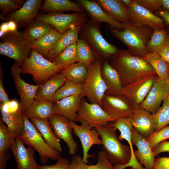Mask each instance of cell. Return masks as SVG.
I'll use <instances>...</instances> for the list:
<instances>
[{"mask_svg":"<svg viewBox=\"0 0 169 169\" xmlns=\"http://www.w3.org/2000/svg\"><path fill=\"white\" fill-rule=\"evenodd\" d=\"M110 60V64L119 74L123 87L147 75L156 74L142 56L135 55L128 50L119 49Z\"/></svg>","mask_w":169,"mask_h":169,"instance_id":"obj_1","label":"cell"},{"mask_svg":"<svg viewBox=\"0 0 169 169\" xmlns=\"http://www.w3.org/2000/svg\"><path fill=\"white\" fill-rule=\"evenodd\" d=\"M123 30L108 27L111 34L127 47L133 54L142 56L148 53L146 46L154 30L151 27L132 21L124 24Z\"/></svg>","mask_w":169,"mask_h":169,"instance_id":"obj_2","label":"cell"},{"mask_svg":"<svg viewBox=\"0 0 169 169\" xmlns=\"http://www.w3.org/2000/svg\"><path fill=\"white\" fill-rule=\"evenodd\" d=\"M102 141V149L109 161L114 166L124 165L131 157L130 147L121 143L117 137L113 123L95 128Z\"/></svg>","mask_w":169,"mask_h":169,"instance_id":"obj_3","label":"cell"},{"mask_svg":"<svg viewBox=\"0 0 169 169\" xmlns=\"http://www.w3.org/2000/svg\"><path fill=\"white\" fill-rule=\"evenodd\" d=\"M101 24L91 19L88 21L81 25L79 37L87 43L96 59L102 64L110 60L119 49L103 37L100 30Z\"/></svg>","mask_w":169,"mask_h":169,"instance_id":"obj_4","label":"cell"},{"mask_svg":"<svg viewBox=\"0 0 169 169\" xmlns=\"http://www.w3.org/2000/svg\"><path fill=\"white\" fill-rule=\"evenodd\" d=\"M20 67L21 74L31 75L37 85H39L63 69L45 58L33 48L30 56L23 62Z\"/></svg>","mask_w":169,"mask_h":169,"instance_id":"obj_5","label":"cell"},{"mask_svg":"<svg viewBox=\"0 0 169 169\" xmlns=\"http://www.w3.org/2000/svg\"><path fill=\"white\" fill-rule=\"evenodd\" d=\"M0 54L14 59L20 66L31 53L32 45L23 33L18 31L7 33L2 37Z\"/></svg>","mask_w":169,"mask_h":169,"instance_id":"obj_6","label":"cell"},{"mask_svg":"<svg viewBox=\"0 0 169 169\" xmlns=\"http://www.w3.org/2000/svg\"><path fill=\"white\" fill-rule=\"evenodd\" d=\"M24 129L20 137L24 144L30 146L36 151L41 163L45 165L49 159L57 160L61 153L49 145L38 130L30 120L23 114Z\"/></svg>","mask_w":169,"mask_h":169,"instance_id":"obj_7","label":"cell"},{"mask_svg":"<svg viewBox=\"0 0 169 169\" xmlns=\"http://www.w3.org/2000/svg\"><path fill=\"white\" fill-rule=\"evenodd\" d=\"M102 64L96 59L88 66L87 76L80 95L81 98L86 97L92 103H97L101 106L107 89L101 75Z\"/></svg>","mask_w":169,"mask_h":169,"instance_id":"obj_8","label":"cell"},{"mask_svg":"<svg viewBox=\"0 0 169 169\" xmlns=\"http://www.w3.org/2000/svg\"><path fill=\"white\" fill-rule=\"evenodd\" d=\"M74 121L85 123L96 128L115 121L100 105L89 103L83 97Z\"/></svg>","mask_w":169,"mask_h":169,"instance_id":"obj_9","label":"cell"},{"mask_svg":"<svg viewBox=\"0 0 169 169\" xmlns=\"http://www.w3.org/2000/svg\"><path fill=\"white\" fill-rule=\"evenodd\" d=\"M84 13L76 12L70 14L49 13L40 14L34 20L45 22L62 34L70 28L79 25H82L88 21Z\"/></svg>","mask_w":169,"mask_h":169,"instance_id":"obj_10","label":"cell"},{"mask_svg":"<svg viewBox=\"0 0 169 169\" xmlns=\"http://www.w3.org/2000/svg\"><path fill=\"white\" fill-rule=\"evenodd\" d=\"M157 76L156 74H150L123 87L121 95L134 109L140 108L153 86Z\"/></svg>","mask_w":169,"mask_h":169,"instance_id":"obj_11","label":"cell"},{"mask_svg":"<svg viewBox=\"0 0 169 169\" xmlns=\"http://www.w3.org/2000/svg\"><path fill=\"white\" fill-rule=\"evenodd\" d=\"M69 121L74 134L81 141L83 150V160L88 163V158L95 157L94 154H88L91 147L95 145H102L99 134L95 128L86 124L82 123L79 125L74 121Z\"/></svg>","mask_w":169,"mask_h":169,"instance_id":"obj_12","label":"cell"},{"mask_svg":"<svg viewBox=\"0 0 169 169\" xmlns=\"http://www.w3.org/2000/svg\"><path fill=\"white\" fill-rule=\"evenodd\" d=\"M11 72L20 98V108L22 113L24 114L35 99L39 85L29 84L22 79L20 75V67L15 62L11 67Z\"/></svg>","mask_w":169,"mask_h":169,"instance_id":"obj_13","label":"cell"},{"mask_svg":"<svg viewBox=\"0 0 169 169\" xmlns=\"http://www.w3.org/2000/svg\"><path fill=\"white\" fill-rule=\"evenodd\" d=\"M102 107L115 121L120 118H130L134 109L122 95L105 94L102 100Z\"/></svg>","mask_w":169,"mask_h":169,"instance_id":"obj_14","label":"cell"},{"mask_svg":"<svg viewBox=\"0 0 169 169\" xmlns=\"http://www.w3.org/2000/svg\"><path fill=\"white\" fill-rule=\"evenodd\" d=\"M49 120L56 136L66 143L70 155H75L78 145L73 138V130L69 120L61 115L55 114H53Z\"/></svg>","mask_w":169,"mask_h":169,"instance_id":"obj_15","label":"cell"},{"mask_svg":"<svg viewBox=\"0 0 169 169\" xmlns=\"http://www.w3.org/2000/svg\"><path fill=\"white\" fill-rule=\"evenodd\" d=\"M127 8L131 21L148 26L154 30L164 28L163 19L140 5L136 0H133Z\"/></svg>","mask_w":169,"mask_h":169,"instance_id":"obj_16","label":"cell"},{"mask_svg":"<svg viewBox=\"0 0 169 169\" xmlns=\"http://www.w3.org/2000/svg\"><path fill=\"white\" fill-rule=\"evenodd\" d=\"M169 88L165 82L161 81L157 76L153 86L141 104L140 108L155 114L161 102L168 97Z\"/></svg>","mask_w":169,"mask_h":169,"instance_id":"obj_17","label":"cell"},{"mask_svg":"<svg viewBox=\"0 0 169 169\" xmlns=\"http://www.w3.org/2000/svg\"><path fill=\"white\" fill-rule=\"evenodd\" d=\"M12 151L18 169H39V166L34 157L35 150L28 146H25L19 136H17L11 147Z\"/></svg>","mask_w":169,"mask_h":169,"instance_id":"obj_18","label":"cell"},{"mask_svg":"<svg viewBox=\"0 0 169 169\" xmlns=\"http://www.w3.org/2000/svg\"><path fill=\"white\" fill-rule=\"evenodd\" d=\"M132 142L137 150L134 151L135 156L145 169H152L156 157L147 139L140 134L132 127L131 130Z\"/></svg>","mask_w":169,"mask_h":169,"instance_id":"obj_19","label":"cell"},{"mask_svg":"<svg viewBox=\"0 0 169 169\" xmlns=\"http://www.w3.org/2000/svg\"><path fill=\"white\" fill-rule=\"evenodd\" d=\"M129 118L134 128L144 138L147 139L155 132L154 114L139 108L134 109L132 116Z\"/></svg>","mask_w":169,"mask_h":169,"instance_id":"obj_20","label":"cell"},{"mask_svg":"<svg viewBox=\"0 0 169 169\" xmlns=\"http://www.w3.org/2000/svg\"><path fill=\"white\" fill-rule=\"evenodd\" d=\"M76 1L83 8L90 19L100 23H105L109 24L110 26L118 30H123L125 28L124 24L117 21L108 15L96 0H76Z\"/></svg>","mask_w":169,"mask_h":169,"instance_id":"obj_21","label":"cell"},{"mask_svg":"<svg viewBox=\"0 0 169 169\" xmlns=\"http://www.w3.org/2000/svg\"><path fill=\"white\" fill-rule=\"evenodd\" d=\"M113 124L116 129L120 132V134L118 137V139L120 141L125 139L127 141L131 153V159L129 162L124 165L114 166L115 169H125L128 167L133 169H145L135 156L131 138V130L133 126L129 119L120 118L115 121Z\"/></svg>","mask_w":169,"mask_h":169,"instance_id":"obj_22","label":"cell"},{"mask_svg":"<svg viewBox=\"0 0 169 169\" xmlns=\"http://www.w3.org/2000/svg\"><path fill=\"white\" fill-rule=\"evenodd\" d=\"M42 3L41 0H27L20 8L9 15V20L19 25H28L37 16Z\"/></svg>","mask_w":169,"mask_h":169,"instance_id":"obj_23","label":"cell"},{"mask_svg":"<svg viewBox=\"0 0 169 169\" xmlns=\"http://www.w3.org/2000/svg\"><path fill=\"white\" fill-rule=\"evenodd\" d=\"M101 75L107 87L105 94L110 95H121L123 87L119 74L108 61L102 64Z\"/></svg>","mask_w":169,"mask_h":169,"instance_id":"obj_24","label":"cell"},{"mask_svg":"<svg viewBox=\"0 0 169 169\" xmlns=\"http://www.w3.org/2000/svg\"><path fill=\"white\" fill-rule=\"evenodd\" d=\"M81 98L74 95L63 98L53 104L54 114L61 115L69 121H74L79 110Z\"/></svg>","mask_w":169,"mask_h":169,"instance_id":"obj_25","label":"cell"},{"mask_svg":"<svg viewBox=\"0 0 169 169\" xmlns=\"http://www.w3.org/2000/svg\"><path fill=\"white\" fill-rule=\"evenodd\" d=\"M108 15L117 21L125 24L131 21L128 9L121 0H97Z\"/></svg>","mask_w":169,"mask_h":169,"instance_id":"obj_26","label":"cell"},{"mask_svg":"<svg viewBox=\"0 0 169 169\" xmlns=\"http://www.w3.org/2000/svg\"><path fill=\"white\" fill-rule=\"evenodd\" d=\"M17 136L0 120V169H5L8 160L11 158L8 151L14 144Z\"/></svg>","mask_w":169,"mask_h":169,"instance_id":"obj_27","label":"cell"},{"mask_svg":"<svg viewBox=\"0 0 169 169\" xmlns=\"http://www.w3.org/2000/svg\"><path fill=\"white\" fill-rule=\"evenodd\" d=\"M67 79L60 73L55 74L46 82L39 85L35 99L51 101L55 94Z\"/></svg>","mask_w":169,"mask_h":169,"instance_id":"obj_28","label":"cell"},{"mask_svg":"<svg viewBox=\"0 0 169 169\" xmlns=\"http://www.w3.org/2000/svg\"><path fill=\"white\" fill-rule=\"evenodd\" d=\"M62 35L52 28L44 36L32 43V49H35L43 56L48 57L49 52L57 44Z\"/></svg>","mask_w":169,"mask_h":169,"instance_id":"obj_29","label":"cell"},{"mask_svg":"<svg viewBox=\"0 0 169 169\" xmlns=\"http://www.w3.org/2000/svg\"><path fill=\"white\" fill-rule=\"evenodd\" d=\"M53 105L51 101L35 99L24 114L29 120L49 119L54 114Z\"/></svg>","mask_w":169,"mask_h":169,"instance_id":"obj_30","label":"cell"},{"mask_svg":"<svg viewBox=\"0 0 169 169\" xmlns=\"http://www.w3.org/2000/svg\"><path fill=\"white\" fill-rule=\"evenodd\" d=\"M30 120L40 132L46 142L61 153L62 149L60 143V140L55 135L49 120L33 119Z\"/></svg>","mask_w":169,"mask_h":169,"instance_id":"obj_31","label":"cell"},{"mask_svg":"<svg viewBox=\"0 0 169 169\" xmlns=\"http://www.w3.org/2000/svg\"><path fill=\"white\" fill-rule=\"evenodd\" d=\"M82 25L74 27L62 34L56 46L51 50L48 56L49 61L52 60L65 49L79 39V33Z\"/></svg>","mask_w":169,"mask_h":169,"instance_id":"obj_32","label":"cell"},{"mask_svg":"<svg viewBox=\"0 0 169 169\" xmlns=\"http://www.w3.org/2000/svg\"><path fill=\"white\" fill-rule=\"evenodd\" d=\"M1 119L7 125L9 129L17 136H20L24 129L23 113L20 107L17 111L8 112L0 107Z\"/></svg>","mask_w":169,"mask_h":169,"instance_id":"obj_33","label":"cell"},{"mask_svg":"<svg viewBox=\"0 0 169 169\" xmlns=\"http://www.w3.org/2000/svg\"><path fill=\"white\" fill-rule=\"evenodd\" d=\"M98 162L93 165H88L84 162L82 158L76 155H74L69 165V169H115L106 158L103 150L98 154Z\"/></svg>","mask_w":169,"mask_h":169,"instance_id":"obj_34","label":"cell"},{"mask_svg":"<svg viewBox=\"0 0 169 169\" xmlns=\"http://www.w3.org/2000/svg\"><path fill=\"white\" fill-rule=\"evenodd\" d=\"M41 9L52 12L72 11L84 13L85 11L78 3L69 0H45Z\"/></svg>","mask_w":169,"mask_h":169,"instance_id":"obj_35","label":"cell"},{"mask_svg":"<svg viewBox=\"0 0 169 169\" xmlns=\"http://www.w3.org/2000/svg\"><path fill=\"white\" fill-rule=\"evenodd\" d=\"M60 73L74 83L83 84L87 76L88 66L84 63L78 62L62 70Z\"/></svg>","mask_w":169,"mask_h":169,"instance_id":"obj_36","label":"cell"},{"mask_svg":"<svg viewBox=\"0 0 169 169\" xmlns=\"http://www.w3.org/2000/svg\"><path fill=\"white\" fill-rule=\"evenodd\" d=\"M142 57L152 67L159 79L165 82L169 76V64L156 53H147Z\"/></svg>","mask_w":169,"mask_h":169,"instance_id":"obj_37","label":"cell"},{"mask_svg":"<svg viewBox=\"0 0 169 169\" xmlns=\"http://www.w3.org/2000/svg\"><path fill=\"white\" fill-rule=\"evenodd\" d=\"M168 46H169L168 31L163 28L154 30L146 48L148 53H157Z\"/></svg>","mask_w":169,"mask_h":169,"instance_id":"obj_38","label":"cell"},{"mask_svg":"<svg viewBox=\"0 0 169 169\" xmlns=\"http://www.w3.org/2000/svg\"><path fill=\"white\" fill-rule=\"evenodd\" d=\"M63 69L78 62L77 43L67 47L51 61Z\"/></svg>","mask_w":169,"mask_h":169,"instance_id":"obj_39","label":"cell"},{"mask_svg":"<svg viewBox=\"0 0 169 169\" xmlns=\"http://www.w3.org/2000/svg\"><path fill=\"white\" fill-rule=\"evenodd\" d=\"M52 27L45 22L35 20L22 33L28 41L32 43L45 35Z\"/></svg>","mask_w":169,"mask_h":169,"instance_id":"obj_40","label":"cell"},{"mask_svg":"<svg viewBox=\"0 0 169 169\" xmlns=\"http://www.w3.org/2000/svg\"><path fill=\"white\" fill-rule=\"evenodd\" d=\"M83 84H76L67 79L54 96L51 102L54 104L68 96L81 94Z\"/></svg>","mask_w":169,"mask_h":169,"instance_id":"obj_41","label":"cell"},{"mask_svg":"<svg viewBox=\"0 0 169 169\" xmlns=\"http://www.w3.org/2000/svg\"><path fill=\"white\" fill-rule=\"evenodd\" d=\"M76 43L78 62L84 63L88 66L96 59L95 55L92 49L84 40L79 38Z\"/></svg>","mask_w":169,"mask_h":169,"instance_id":"obj_42","label":"cell"},{"mask_svg":"<svg viewBox=\"0 0 169 169\" xmlns=\"http://www.w3.org/2000/svg\"><path fill=\"white\" fill-rule=\"evenodd\" d=\"M156 123L155 131L161 130L169 124V98L163 101L162 105L154 114Z\"/></svg>","mask_w":169,"mask_h":169,"instance_id":"obj_43","label":"cell"},{"mask_svg":"<svg viewBox=\"0 0 169 169\" xmlns=\"http://www.w3.org/2000/svg\"><path fill=\"white\" fill-rule=\"evenodd\" d=\"M169 139V125L155 131L146 139L152 149L161 141Z\"/></svg>","mask_w":169,"mask_h":169,"instance_id":"obj_44","label":"cell"},{"mask_svg":"<svg viewBox=\"0 0 169 169\" xmlns=\"http://www.w3.org/2000/svg\"><path fill=\"white\" fill-rule=\"evenodd\" d=\"M14 0H0V9L2 13L6 15L15 12L21 8Z\"/></svg>","mask_w":169,"mask_h":169,"instance_id":"obj_45","label":"cell"},{"mask_svg":"<svg viewBox=\"0 0 169 169\" xmlns=\"http://www.w3.org/2000/svg\"><path fill=\"white\" fill-rule=\"evenodd\" d=\"M141 5L153 13L162 10L160 0H136Z\"/></svg>","mask_w":169,"mask_h":169,"instance_id":"obj_46","label":"cell"},{"mask_svg":"<svg viewBox=\"0 0 169 169\" xmlns=\"http://www.w3.org/2000/svg\"><path fill=\"white\" fill-rule=\"evenodd\" d=\"M69 164L67 158L60 156L55 164L39 166V169H69Z\"/></svg>","mask_w":169,"mask_h":169,"instance_id":"obj_47","label":"cell"},{"mask_svg":"<svg viewBox=\"0 0 169 169\" xmlns=\"http://www.w3.org/2000/svg\"><path fill=\"white\" fill-rule=\"evenodd\" d=\"M4 78L3 72L0 63V101L3 104H7L10 101V100L6 92H5L3 85Z\"/></svg>","mask_w":169,"mask_h":169,"instance_id":"obj_48","label":"cell"},{"mask_svg":"<svg viewBox=\"0 0 169 169\" xmlns=\"http://www.w3.org/2000/svg\"><path fill=\"white\" fill-rule=\"evenodd\" d=\"M152 169H169V157H162L156 158Z\"/></svg>","mask_w":169,"mask_h":169,"instance_id":"obj_49","label":"cell"},{"mask_svg":"<svg viewBox=\"0 0 169 169\" xmlns=\"http://www.w3.org/2000/svg\"><path fill=\"white\" fill-rule=\"evenodd\" d=\"M152 150L156 157L161 153L169 152V141L166 140L161 141Z\"/></svg>","mask_w":169,"mask_h":169,"instance_id":"obj_50","label":"cell"},{"mask_svg":"<svg viewBox=\"0 0 169 169\" xmlns=\"http://www.w3.org/2000/svg\"><path fill=\"white\" fill-rule=\"evenodd\" d=\"M0 107L5 111L14 112L17 111L20 108V104L16 100H13L5 104L0 103Z\"/></svg>","mask_w":169,"mask_h":169,"instance_id":"obj_51","label":"cell"},{"mask_svg":"<svg viewBox=\"0 0 169 169\" xmlns=\"http://www.w3.org/2000/svg\"><path fill=\"white\" fill-rule=\"evenodd\" d=\"M156 53L169 64V46L164 47Z\"/></svg>","mask_w":169,"mask_h":169,"instance_id":"obj_52","label":"cell"},{"mask_svg":"<svg viewBox=\"0 0 169 169\" xmlns=\"http://www.w3.org/2000/svg\"><path fill=\"white\" fill-rule=\"evenodd\" d=\"M157 16L161 18L164 22L169 26V11L162 9L156 13Z\"/></svg>","mask_w":169,"mask_h":169,"instance_id":"obj_53","label":"cell"},{"mask_svg":"<svg viewBox=\"0 0 169 169\" xmlns=\"http://www.w3.org/2000/svg\"><path fill=\"white\" fill-rule=\"evenodd\" d=\"M8 22L10 32H15L17 31V24L13 20H9Z\"/></svg>","mask_w":169,"mask_h":169,"instance_id":"obj_54","label":"cell"},{"mask_svg":"<svg viewBox=\"0 0 169 169\" xmlns=\"http://www.w3.org/2000/svg\"><path fill=\"white\" fill-rule=\"evenodd\" d=\"M0 31L5 33L10 32L8 27V22H3L1 24L0 27Z\"/></svg>","mask_w":169,"mask_h":169,"instance_id":"obj_55","label":"cell"},{"mask_svg":"<svg viewBox=\"0 0 169 169\" xmlns=\"http://www.w3.org/2000/svg\"><path fill=\"white\" fill-rule=\"evenodd\" d=\"M162 9L169 11V0H160Z\"/></svg>","mask_w":169,"mask_h":169,"instance_id":"obj_56","label":"cell"},{"mask_svg":"<svg viewBox=\"0 0 169 169\" xmlns=\"http://www.w3.org/2000/svg\"><path fill=\"white\" fill-rule=\"evenodd\" d=\"M133 0H121L123 4L127 8L131 5Z\"/></svg>","mask_w":169,"mask_h":169,"instance_id":"obj_57","label":"cell"},{"mask_svg":"<svg viewBox=\"0 0 169 169\" xmlns=\"http://www.w3.org/2000/svg\"><path fill=\"white\" fill-rule=\"evenodd\" d=\"M165 82H166V83L168 85V86L169 90H168V97L169 98V76L168 77L167 79H166V80Z\"/></svg>","mask_w":169,"mask_h":169,"instance_id":"obj_58","label":"cell"},{"mask_svg":"<svg viewBox=\"0 0 169 169\" xmlns=\"http://www.w3.org/2000/svg\"><path fill=\"white\" fill-rule=\"evenodd\" d=\"M168 35L169 38V30L168 31Z\"/></svg>","mask_w":169,"mask_h":169,"instance_id":"obj_59","label":"cell"},{"mask_svg":"<svg viewBox=\"0 0 169 169\" xmlns=\"http://www.w3.org/2000/svg\"><path fill=\"white\" fill-rule=\"evenodd\" d=\"M128 169H133L132 167H130V168H129Z\"/></svg>","mask_w":169,"mask_h":169,"instance_id":"obj_60","label":"cell"},{"mask_svg":"<svg viewBox=\"0 0 169 169\" xmlns=\"http://www.w3.org/2000/svg\"><path fill=\"white\" fill-rule=\"evenodd\" d=\"M168 74H169V70H168Z\"/></svg>","mask_w":169,"mask_h":169,"instance_id":"obj_61","label":"cell"}]
</instances>
